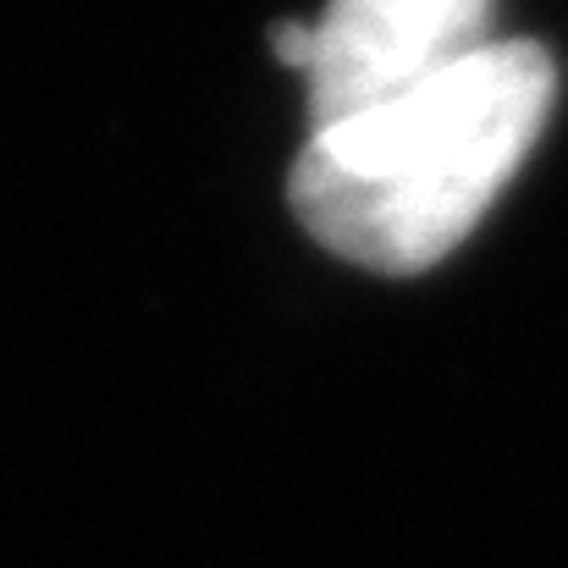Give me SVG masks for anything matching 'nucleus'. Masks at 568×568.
<instances>
[{
	"label": "nucleus",
	"instance_id": "obj_1",
	"mask_svg": "<svg viewBox=\"0 0 568 568\" xmlns=\"http://www.w3.org/2000/svg\"><path fill=\"white\" fill-rule=\"evenodd\" d=\"M552 55L491 39L480 55L337 128H315L287 199L315 243L381 276L442 265L519 172L552 111Z\"/></svg>",
	"mask_w": 568,
	"mask_h": 568
},
{
	"label": "nucleus",
	"instance_id": "obj_2",
	"mask_svg": "<svg viewBox=\"0 0 568 568\" xmlns=\"http://www.w3.org/2000/svg\"><path fill=\"white\" fill-rule=\"evenodd\" d=\"M491 44V0H332L315 17L310 133L419 94Z\"/></svg>",
	"mask_w": 568,
	"mask_h": 568
},
{
	"label": "nucleus",
	"instance_id": "obj_3",
	"mask_svg": "<svg viewBox=\"0 0 568 568\" xmlns=\"http://www.w3.org/2000/svg\"><path fill=\"white\" fill-rule=\"evenodd\" d=\"M271 50H276L293 72H310V55H315V22H276V28H271Z\"/></svg>",
	"mask_w": 568,
	"mask_h": 568
}]
</instances>
